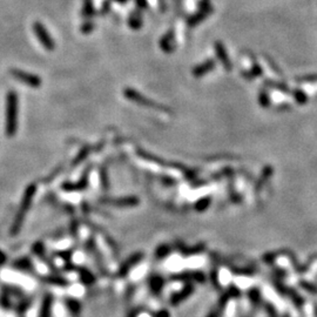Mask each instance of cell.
<instances>
[{
	"label": "cell",
	"mask_w": 317,
	"mask_h": 317,
	"mask_svg": "<svg viewBox=\"0 0 317 317\" xmlns=\"http://www.w3.org/2000/svg\"><path fill=\"white\" fill-rule=\"evenodd\" d=\"M33 32L37 35L39 43L43 45L44 48L47 49V51H53L55 48V43L53 41L51 34L43 24L39 23V21L33 24Z\"/></svg>",
	"instance_id": "obj_4"
},
{
	"label": "cell",
	"mask_w": 317,
	"mask_h": 317,
	"mask_svg": "<svg viewBox=\"0 0 317 317\" xmlns=\"http://www.w3.org/2000/svg\"><path fill=\"white\" fill-rule=\"evenodd\" d=\"M11 74H12V77L15 78V79L19 80V81L23 82L24 85L29 86V87L39 88L41 86V79L37 74L29 73V72H25L23 69L18 68L11 69Z\"/></svg>",
	"instance_id": "obj_5"
},
{
	"label": "cell",
	"mask_w": 317,
	"mask_h": 317,
	"mask_svg": "<svg viewBox=\"0 0 317 317\" xmlns=\"http://www.w3.org/2000/svg\"><path fill=\"white\" fill-rule=\"evenodd\" d=\"M114 1L120 2V4H125V2H127V0H114Z\"/></svg>",
	"instance_id": "obj_19"
},
{
	"label": "cell",
	"mask_w": 317,
	"mask_h": 317,
	"mask_svg": "<svg viewBox=\"0 0 317 317\" xmlns=\"http://www.w3.org/2000/svg\"><path fill=\"white\" fill-rule=\"evenodd\" d=\"M167 253H168V249H167V247L166 246H161L160 248H158V250H157V256L163 257V256H166Z\"/></svg>",
	"instance_id": "obj_15"
},
{
	"label": "cell",
	"mask_w": 317,
	"mask_h": 317,
	"mask_svg": "<svg viewBox=\"0 0 317 317\" xmlns=\"http://www.w3.org/2000/svg\"><path fill=\"white\" fill-rule=\"evenodd\" d=\"M214 68H215V61L207 60L205 61V63H200L199 66H196V67L193 69V76L195 78H201L213 71Z\"/></svg>",
	"instance_id": "obj_7"
},
{
	"label": "cell",
	"mask_w": 317,
	"mask_h": 317,
	"mask_svg": "<svg viewBox=\"0 0 317 317\" xmlns=\"http://www.w3.org/2000/svg\"><path fill=\"white\" fill-rule=\"evenodd\" d=\"M128 25L133 30H139L143 26V18L139 13H133L128 19Z\"/></svg>",
	"instance_id": "obj_12"
},
{
	"label": "cell",
	"mask_w": 317,
	"mask_h": 317,
	"mask_svg": "<svg viewBox=\"0 0 317 317\" xmlns=\"http://www.w3.org/2000/svg\"><path fill=\"white\" fill-rule=\"evenodd\" d=\"M94 13V7H93V1L92 0H85V5H83V16L86 18H90V16H93Z\"/></svg>",
	"instance_id": "obj_14"
},
{
	"label": "cell",
	"mask_w": 317,
	"mask_h": 317,
	"mask_svg": "<svg viewBox=\"0 0 317 317\" xmlns=\"http://www.w3.org/2000/svg\"><path fill=\"white\" fill-rule=\"evenodd\" d=\"M18 94L15 91H10L6 95V122H5V133L10 138L15 135L18 129Z\"/></svg>",
	"instance_id": "obj_1"
},
{
	"label": "cell",
	"mask_w": 317,
	"mask_h": 317,
	"mask_svg": "<svg viewBox=\"0 0 317 317\" xmlns=\"http://www.w3.org/2000/svg\"><path fill=\"white\" fill-rule=\"evenodd\" d=\"M108 204H112L115 206H124V207H127V206H135L139 204V200L135 199V197H125V199L121 200H108Z\"/></svg>",
	"instance_id": "obj_11"
},
{
	"label": "cell",
	"mask_w": 317,
	"mask_h": 317,
	"mask_svg": "<svg viewBox=\"0 0 317 317\" xmlns=\"http://www.w3.org/2000/svg\"><path fill=\"white\" fill-rule=\"evenodd\" d=\"M92 31H93V24L92 23H87L81 26V32L83 33H90Z\"/></svg>",
	"instance_id": "obj_16"
},
{
	"label": "cell",
	"mask_w": 317,
	"mask_h": 317,
	"mask_svg": "<svg viewBox=\"0 0 317 317\" xmlns=\"http://www.w3.org/2000/svg\"><path fill=\"white\" fill-rule=\"evenodd\" d=\"M5 262H6V256H5L4 253L0 250V264H4Z\"/></svg>",
	"instance_id": "obj_18"
},
{
	"label": "cell",
	"mask_w": 317,
	"mask_h": 317,
	"mask_svg": "<svg viewBox=\"0 0 317 317\" xmlns=\"http://www.w3.org/2000/svg\"><path fill=\"white\" fill-rule=\"evenodd\" d=\"M149 282H151L149 283V285H151L152 290L154 291L155 294L160 293L161 288H162V285H163V280L158 276H154V277H152Z\"/></svg>",
	"instance_id": "obj_13"
},
{
	"label": "cell",
	"mask_w": 317,
	"mask_h": 317,
	"mask_svg": "<svg viewBox=\"0 0 317 317\" xmlns=\"http://www.w3.org/2000/svg\"><path fill=\"white\" fill-rule=\"evenodd\" d=\"M215 51H216V55H218L219 60L221 61V63L223 65V67L226 68V71H232V68H233L232 63H230V59L228 58V53L226 51V48H224V46L222 45L221 43H216Z\"/></svg>",
	"instance_id": "obj_6"
},
{
	"label": "cell",
	"mask_w": 317,
	"mask_h": 317,
	"mask_svg": "<svg viewBox=\"0 0 317 317\" xmlns=\"http://www.w3.org/2000/svg\"><path fill=\"white\" fill-rule=\"evenodd\" d=\"M160 47L163 52L166 53H172L175 49V44H174V33L173 31H169L167 34L162 37L160 40Z\"/></svg>",
	"instance_id": "obj_8"
},
{
	"label": "cell",
	"mask_w": 317,
	"mask_h": 317,
	"mask_svg": "<svg viewBox=\"0 0 317 317\" xmlns=\"http://www.w3.org/2000/svg\"><path fill=\"white\" fill-rule=\"evenodd\" d=\"M136 5L139 8H146L147 7V0H135Z\"/></svg>",
	"instance_id": "obj_17"
},
{
	"label": "cell",
	"mask_w": 317,
	"mask_h": 317,
	"mask_svg": "<svg viewBox=\"0 0 317 317\" xmlns=\"http://www.w3.org/2000/svg\"><path fill=\"white\" fill-rule=\"evenodd\" d=\"M125 96L126 99L130 100V101L135 102L136 105H140L143 107H147V108H154V110H161V111H167L166 107L163 106L158 105L157 102H154L153 100L146 98V96L143 95L141 93H139L138 91L133 90V88H126L124 92Z\"/></svg>",
	"instance_id": "obj_3"
},
{
	"label": "cell",
	"mask_w": 317,
	"mask_h": 317,
	"mask_svg": "<svg viewBox=\"0 0 317 317\" xmlns=\"http://www.w3.org/2000/svg\"><path fill=\"white\" fill-rule=\"evenodd\" d=\"M211 7H208V8H200V12H197L195 16H191L190 19H189V25L190 26H195V25L200 24L202 20H205V18L208 15H210L211 13Z\"/></svg>",
	"instance_id": "obj_10"
},
{
	"label": "cell",
	"mask_w": 317,
	"mask_h": 317,
	"mask_svg": "<svg viewBox=\"0 0 317 317\" xmlns=\"http://www.w3.org/2000/svg\"><path fill=\"white\" fill-rule=\"evenodd\" d=\"M141 258H143V254H141V253H136V254L133 255L132 257L128 258L126 262L122 264L121 268L119 269V275H121V276H125V275L128 272L129 269L133 268V267H134L135 264L141 260Z\"/></svg>",
	"instance_id": "obj_9"
},
{
	"label": "cell",
	"mask_w": 317,
	"mask_h": 317,
	"mask_svg": "<svg viewBox=\"0 0 317 317\" xmlns=\"http://www.w3.org/2000/svg\"><path fill=\"white\" fill-rule=\"evenodd\" d=\"M35 191H37V187H35L34 185L29 186L26 190H25L23 200H21L20 208H19L18 213H16L15 221H13L12 228H11V235L12 236L16 235L19 232H20L21 226H23V223H24L25 216H26L27 211H29V209H30L31 204H32V200H33V196H34Z\"/></svg>",
	"instance_id": "obj_2"
}]
</instances>
